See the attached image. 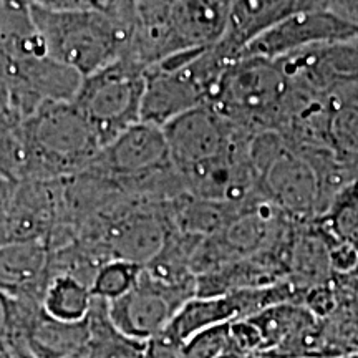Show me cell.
<instances>
[{
	"label": "cell",
	"mask_w": 358,
	"mask_h": 358,
	"mask_svg": "<svg viewBox=\"0 0 358 358\" xmlns=\"http://www.w3.org/2000/svg\"><path fill=\"white\" fill-rule=\"evenodd\" d=\"M209 105L245 131L280 133L295 115L299 98L275 60L243 57L224 70Z\"/></svg>",
	"instance_id": "cell-1"
},
{
	"label": "cell",
	"mask_w": 358,
	"mask_h": 358,
	"mask_svg": "<svg viewBox=\"0 0 358 358\" xmlns=\"http://www.w3.org/2000/svg\"><path fill=\"white\" fill-rule=\"evenodd\" d=\"M145 66L136 62H113L85 77L73 103L82 111L100 146L141 122Z\"/></svg>",
	"instance_id": "cell-2"
},
{
	"label": "cell",
	"mask_w": 358,
	"mask_h": 358,
	"mask_svg": "<svg viewBox=\"0 0 358 358\" xmlns=\"http://www.w3.org/2000/svg\"><path fill=\"white\" fill-rule=\"evenodd\" d=\"M196 294V280L169 282L141 267L127 292L106 301V315L124 337L148 342L164 332L179 308Z\"/></svg>",
	"instance_id": "cell-3"
},
{
	"label": "cell",
	"mask_w": 358,
	"mask_h": 358,
	"mask_svg": "<svg viewBox=\"0 0 358 358\" xmlns=\"http://www.w3.org/2000/svg\"><path fill=\"white\" fill-rule=\"evenodd\" d=\"M25 141L38 163L50 169L77 168L101 150L73 101H47L25 124Z\"/></svg>",
	"instance_id": "cell-4"
},
{
	"label": "cell",
	"mask_w": 358,
	"mask_h": 358,
	"mask_svg": "<svg viewBox=\"0 0 358 358\" xmlns=\"http://www.w3.org/2000/svg\"><path fill=\"white\" fill-rule=\"evenodd\" d=\"M37 35L48 58L77 71L82 78L113 64L120 52L116 30L83 17L45 22L38 25Z\"/></svg>",
	"instance_id": "cell-5"
},
{
	"label": "cell",
	"mask_w": 358,
	"mask_h": 358,
	"mask_svg": "<svg viewBox=\"0 0 358 358\" xmlns=\"http://www.w3.org/2000/svg\"><path fill=\"white\" fill-rule=\"evenodd\" d=\"M358 37V24L345 19L330 8H306L295 12L257 37L241 53L243 57H259L279 60L290 53L320 47Z\"/></svg>",
	"instance_id": "cell-6"
},
{
	"label": "cell",
	"mask_w": 358,
	"mask_h": 358,
	"mask_svg": "<svg viewBox=\"0 0 358 358\" xmlns=\"http://www.w3.org/2000/svg\"><path fill=\"white\" fill-rule=\"evenodd\" d=\"M241 131L211 105L196 106L163 127L169 159L176 171L231 151Z\"/></svg>",
	"instance_id": "cell-7"
},
{
	"label": "cell",
	"mask_w": 358,
	"mask_h": 358,
	"mask_svg": "<svg viewBox=\"0 0 358 358\" xmlns=\"http://www.w3.org/2000/svg\"><path fill=\"white\" fill-rule=\"evenodd\" d=\"M95 159L106 173L128 181H155L174 169L163 128L146 122L124 129Z\"/></svg>",
	"instance_id": "cell-8"
},
{
	"label": "cell",
	"mask_w": 358,
	"mask_h": 358,
	"mask_svg": "<svg viewBox=\"0 0 358 358\" xmlns=\"http://www.w3.org/2000/svg\"><path fill=\"white\" fill-rule=\"evenodd\" d=\"M320 7L315 0H229L221 38L213 45L226 62L241 57L249 43L295 12ZM324 8V7H322Z\"/></svg>",
	"instance_id": "cell-9"
},
{
	"label": "cell",
	"mask_w": 358,
	"mask_h": 358,
	"mask_svg": "<svg viewBox=\"0 0 358 358\" xmlns=\"http://www.w3.org/2000/svg\"><path fill=\"white\" fill-rule=\"evenodd\" d=\"M20 327V332L13 334V343H6L32 358H82L92 340L90 313L70 322L57 319L42 307Z\"/></svg>",
	"instance_id": "cell-10"
},
{
	"label": "cell",
	"mask_w": 358,
	"mask_h": 358,
	"mask_svg": "<svg viewBox=\"0 0 358 358\" xmlns=\"http://www.w3.org/2000/svg\"><path fill=\"white\" fill-rule=\"evenodd\" d=\"M47 250L37 241L22 239L0 245V289L10 295L24 290L42 275Z\"/></svg>",
	"instance_id": "cell-11"
},
{
	"label": "cell",
	"mask_w": 358,
	"mask_h": 358,
	"mask_svg": "<svg viewBox=\"0 0 358 358\" xmlns=\"http://www.w3.org/2000/svg\"><path fill=\"white\" fill-rule=\"evenodd\" d=\"M93 294L75 277L64 275L52 282L45 294L43 308L60 320H82L92 310Z\"/></svg>",
	"instance_id": "cell-12"
},
{
	"label": "cell",
	"mask_w": 358,
	"mask_h": 358,
	"mask_svg": "<svg viewBox=\"0 0 358 358\" xmlns=\"http://www.w3.org/2000/svg\"><path fill=\"white\" fill-rule=\"evenodd\" d=\"M319 226L335 241L355 245L358 243V185L357 181L335 196Z\"/></svg>",
	"instance_id": "cell-13"
},
{
	"label": "cell",
	"mask_w": 358,
	"mask_h": 358,
	"mask_svg": "<svg viewBox=\"0 0 358 358\" xmlns=\"http://www.w3.org/2000/svg\"><path fill=\"white\" fill-rule=\"evenodd\" d=\"M141 266L127 261H111L98 272L92 285L93 297L103 299V301H113V299L127 292L129 285L133 284Z\"/></svg>",
	"instance_id": "cell-14"
},
{
	"label": "cell",
	"mask_w": 358,
	"mask_h": 358,
	"mask_svg": "<svg viewBox=\"0 0 358 358\" xmlns=\"http://www.w3.org/2000/svg\"><path fill=\"white\" fill-rule=\"evenodd\" d=\"M231 352V322L201 330L182 343V358H221Z\"/></svg>",
	"instance_id": "cell-15"
},
{
	"label": "cell",
	"mask_w": 358,
	"mask_h": 358,
	"mask_svg": "<svg viewBox=\"0 0 358 358\" xmlns=\"http://www.w3.org/2000/svg\"><path fill=\"white\" fill-rule=\"evenodd\" d=\"M13 302L6 290L0 289V342H7L12 329Z\"/></svg>",
	"instance_id": "cell-16"
},
{
	"label": "cell",
	"mask_w": 358,
	"mask_h": 358,
	"mask_svg": "<svg viewBox=\"0 0 358 358\" xmlns=\"http://www.w3.org/2000/svg\"><path fill=\"white\" fill-rule=\"evenodd\" d=\"M0 358H15L6 342H0Z\"/></svg>",
	"instance_id": "cell-17"
},
{
	"label": "cell",
	"mask_w": 358,
	"mask_h": 358,
	"mask_svg": "<svg viewBox=\"0 0 358 358\" xmlns=\"http://www.w3.org/2000/svg\"><path fill=\"white\" fill-rule=\"evenodd\" d=\"M221 358H267L261 355H239V353H227V355H222Z\"/></svg>",
	"instance_id": "cell-18"
},
{
	"label": "cell",
	"mask_w": 358,
	"mask_h": 358,
	"mask_svg": "<svg viewBox=\"0 0 358 358\" xmlns=\"http://www.w3.org/2000/svg\"><path fill=\"white\" fill-rule=\"evenodd\" d=\"M7 345H8V343H7ZM8 348H10L12 353H13V357H15V358H32L30 355H27V353L17 350V348H13V347H10V345H8Z\"/></svg>",
	"instance_id": "cell-19"
},
{
	"label": "cell",
	"mask_w": 358,
	"mask_h": 358,
	"mask_svg": "<svg viewBox=\"0 0 358 358\" xmlns=\"http://www.w3.org/2000/svg\"><path fill=\"white\" fill-rule=\"evenodd\" d=\"M7 182H8V179L3 176L2 173H0V196L3 194V191H6V187H7Z\"/></svg>",
	"instance_id": "cell-20"
},
{
	"label": "cell",
	"mask_w": 358,
	"mask_h": 358,
	"mask_svg": "<svg viewBox=\"0 0 358 358\" xmlns=\"http://www.w3.org/2000/svg\"><path fill=\"white\" fill-rule=\"evenodd\" d=\"M340 358H358V350L353 353H348V355H345V357H340Z\"/></svg>",
	"instance_id": "cell-21"
}]
</instances>
